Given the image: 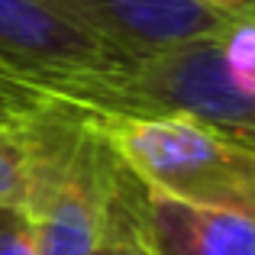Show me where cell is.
<instances>
[{
    "mask_svg": "<svg viewBox=\"0 0 255 255\" xmlns=\"http://www.w3.org/2000/svg\"><path fill=\"white\" fill-rule=\"evenodd\" d=\"M68 107H75V104H68L58 94L26 81L13 68L0 65V123H29V120L68 110Z\"/></svg>",
    "mask_w": 255,
    "mask_h": 255,
    "instance_id": "52a82bcc",
    "label": "cell"
},
{
    "mask_svg": "<svg viewBox=\"0 0 255 255\" xmlns=\"http://www.w3.org/2000/svg\"><path fill=\"white\" fill-rule=\"evenodd\" d=\"M132 233L139 255H255V213L178 200L139 181Z\"/></svg>",
    "mask_w": 255,
    "mask_h": 255,
    "instance_id": "277c9868",
    "label": "cell"
},
{
    "mask_svg": "<svg viewBox=\"0 0 255 255\" xmlns=\"http://www.w3.org/2000/svg\"><path fill=\"white\" fill-rule=\"evenodd\" d=\"M0 255H36V233L23 207L0 204Z\"/></svg>",
    "mask_w": 255,
    "mask_h": 255,
    "instance_id": "ba28073f",
    "label": "cell"
},
{
    "mask_svg": "<svg viewBox=\"0 0 255 255\" xmlns=\"http://www.w3.org/2000/svg\"><path fill=\"white\" fill-rule=\"evenodd\" d=\"M91 117H187L255 145V87L233 71L226 29L145 52L81 97Z\"/></svg>",
    "mask_w": 255,
    "mask_h": 255,
    "instance_id": "6da1fadb",
    "label": "cell"
},
{
    "mask_svg": "<svg viewBox=\"0 0 255 255\" xmlns=\"http://www.w3.org/2000/svg\"><path fill=\"white\" fill-rule=\"evenodd\" d=\"M132 197H136V178H129V191H126L123 210H120L113 230L107 233V239L97 246V252H94V255H139L136 233H132Z\"/></svg>",
    "mask_w": 255,
    "mask_h": 255,
    "instance_id": "9c48e42d",
    "label": "cell"
},
{
    "mask_svg": "<svg viewBox=\"0 0 255 255\" xmlns=\"http://www.w3.org/2000/svg\"><path fill=\"white\" fill-rule=\"evenodd\" d=\"M210 6H220V10H230V13H255L252 0H204Z\"/></svg>",
    "mask_w": 255,
    "mask_h": 255,
    "instance_id": "30bf717a",
    "label": "cell"
},
{
    "mask_svg": "<svg viewBox=\"0 0 255 255\" xmlns=\"http://www.w3.org/2000/svg\"><path fill=\"white\" fill-rule=\"evenodd\" d=\"M62 3L75 10L91 29H97L136 58L197 36H217L230 29L239 16H252L220 10L204 0H62Z\"/></svg>",
    "mask_w": 255,
    "mask_h": 255,
    "instance_id": "5b68a950",
    "label": "cell"
},
{
    "mask_svg": "<svg viewBox=\"0 0 255 255\" xmlns=\"http://www.w3.org/2000/svg\"><path fill=\"white\" fill-rule=\"evenodd\" d=\"M68 110H78V107H68ZM58 113L29 120V123H0V204H13L26 210L36 165L42 155L45 126Z\"/></svg>",
    "mask_w": 255,
    "mask_h": 255,
    "instance_id": "8992f818",
    "label": "cell"
},
{
    "mask_svg": "<svg viewBox=\"0 0 255 255\" xmlns=\"http://www.w3.org/2000/svg\"><path fill=\"white\" fill-rule=\"evenodd\" d=\"M94 123L142 187L255 213V145L187 117H94Z\"/></svg>",
    "mask_w": 255,
    "mask_h": 255,
    "instance_id": "7a4b0ae2",
    "label": "cell"
},
{
    "mask_svg": "<svg viewBox=\"0 0 255 255\" xmlns=\"http://www.w3.org/2000/svg\"><path fill=\"white\" fill-rule=\"evenodd\" d=\"M132 62L136 55L91 29L62 0H0V65L78 110L94 84Z\"/></svg>",
    "mask_w": 255,
    "mask_h": 255,
    "instance_id": "3957f363",
    "label": "cell"
}]
</instances>
